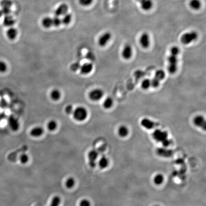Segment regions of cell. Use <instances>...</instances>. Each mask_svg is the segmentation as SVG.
Segmentation results:
<instances>
[{
  "instance_id": "6da1fadb",
  "label": "cell",
  "mask_w": 206,
  "mask_h": 206,
  "mask_svg": "<svg viewBox=\"0 0 206 206\" xmlns=\"http://www.w3.org/2000/svg\"><path fill=\"white\" fill-rule=\"evenodd\" d=\"M179 49L177 47H172L170 49V55L168 58V70L170 73H176L178 68V56Z\"/></svg>"
},
{
  "instance_id": "7a4b0ae2",
  "label": "cell",
  "mask_w": 206,
  "mask_h": 206,
  "mask_svg": "<svg viewBox=\"0 0 206 206\" xmlns=\"http://www.w3.org/2000/svg\"><path fill=\"white\" fill-rule=\"evenodd\" d=\"M72 114L74 119L79 122L84 121L88 116L87 110L83 106H78L74 109Z\"/></svg>"
},
{
  "instance_id": "3957f363",
  "label": "cell",
  "mask_w": 206,
  "mask_h": 206,
  "mask_svg": "<svg viewBox=\"0 0 206 206\" xmlns=\"http://www.w3.org/2000/svg\"><path fill=\"white\" fill-rule=\"evenodd\" d=\"M198 38V34L196 31H190L182 34L181 37L182 44L188 45L195 41Z\"/></svg>"
},
{
  "instance_id": "277c9868",
  "label": "cell",
  "mask_w": 206,
  "mask_h": 206,
  "mask_svg": "<svg viewBox=\"0 0 206 206\" xmlns=\"http://www.w3.org/2000/svg\"><path fill=\"white\" fill-rule=\"evenodd\" d=\"M165 77V73L162 70H157L155 73V76L151 80V86L156 88L159 85L160 81L163 79Z\"/></svg>"
},
{
  "instance_id": "5b68a950",
  "label": "cell",
  "mask_w": 206,
  "mask_h": 206,
  "mask_svg": "<svg viewBox=\"0 0 206 206\" xmlns=\"http://www.w3.org/2000/svg\"><path fill=\"white\" fill-rule=\"evenodd\" d=\"M104 96V92L100 88H95L89 93V98L93 101H98Z\"/></svg>"
},
{
  "instance_id": "8992f818",
  "label": "cell",
  "mask_w": 206,
  "mask_h": 206,
  "mask_svg": "<svg viewBox=\"0 0 206 206\" xmlns=\"http://www.w3.org/2000/svg\"><path fill=\"white\" fill-rule=\"evenodd\" d=\"M153 138L157 142H162L167 138V132L164 131H162L159 129H157L153 133Z\"/></svg>"
},
{
  "instance_id": "52a82bcc",
  "label": "cell",
  "mask_w": 206,
  "mask_h": 206,
  "mask_svg": "<svg viewBox=\"0 0 206 206\" xmlns=\"http://www.w3.org/2000/svg\"><path fill=\"white\" fill-rule=\"evenodd\" d=\"M112 34L110 32H106L100 36L98 40V45L101 47H104L108 44L111 40Z\"/></svg>"
},
{
  "instance_id": "ba28073f",
  "label": "cell",
  "mask_w": 206,
  "mask_h": 206,
  "mask_svg": "<svg viewBox=\"0 0 206 206\" xmlns=\"http://www.w3.org/2000/svg\"><path fill=\"white\" fill-rule=\"evenodd\" d=\"M139 43L142 47L146 49L149 47L150 44V36L147 33H144L140 36Z\"/></svg>"
},
{
  "instance_id": "9c48e42d",
  "label": "cell",
  "mask_w": 206,
  "mask_h": 206,
  "mask_svg": "<svg viewBox=\"0 0 206 206\" xmlns=\"http://www.w3.org/2000/svg\"><path fill=\"white\" fill-rule=\"evenodd\" d=\"M98 157V153L95 149H93L89 151L88 154L89 163L91 167H94L96 165V159Z\"/></svg>"
},
{
  "instance_id": "30bf717a",
  "label": "cell",
  "mask_w": 206,
  "mask_h": 206,
  "mask_svg": "<svg viewBox=\"0 0 206 206\" xmlns=\"http://www.w3.org/2000/svg\"><path fill=\"white\" fill-rule=\"evenodd\" d=\"M8 123L10 128L14 131H16L20 127V123L18 120L13 116H11L8 119Z\"/></svg>"
},
{
  "instance_id": "8fae6325",
  "label": "cell",
  "mask_w": 206,
  "mask_h": 206,
  "mask_svg": "<svg viewBox=\"0 0 206 206\" xmlns=\"http://www.w3.org/2000/svg\"><path fill=\"white\" fill-rule=\"evenodd\" d=\"M193 123L195 126L199 127L204 130L206 129V122L204 117L202 116H197L193 119Z\"/></svg>"
},
{
  "instance_id": "7c38bea8",
  "label": "cell",
  "mask_w": 206,
  "mask_h": 206,
  "mask_svg": "<svg viewBox=\"0 0 206 206\" xmlns=\"http://www.w3.org/2000/svg\"><path fill=\"white\" fill-rule=\"evenodd\" d=\"M133 55V49L131 45L127 44L124 46L122 51V56L124 59L129 60Z\"/></svg>"
},
{
  "instance_id": "4fadbf2b",
  "label": "cell",
  "mask_w": 206,
  "mask_h": 206,
  "mask_svg": "<svg viewBox=\"0 0 206 206\" xmlns=\"http://www.w3.org/2000/svg\"><path fill=\"white\" fill-rule=\"evenodd\" d=\"M141 124L142 126L145 128L148 129H152L157 127L158 124L156 122H153L151 120L148 118H144L141 121Z\"/></svg>"
},
{
  "instance_id": "5bb4252c",
  "label": "cell",
  "mask_w": 206,
  "mask_h": 206,
  "mask_svg": "<svg viewBox=\"0 0 206 206\" xmlns=\"http://www.w3.org/2000/svg\"><path fill=\"white\" fill-rule=\"evenodd\" d=\"M68 10V7L67 4H61V5L58 7L55 12V14L56 16L60 17L67 14Z\"/></svg>"
},
{
  "instance_id": "9a60e30c",
  "label": "cell",
  "mask_w": 206,
  "mask_h": 206,
  "mask_svg": "<svg viewBox=\"0 0 206 206\" xmlns=\"http://www.w3.org/2000/svg\"><path fill=\"white\" fill-rule=\"evenodd\" d=\"M138 2L142 9L145 11H148L152 8L153 6L152 0H140Z\"/></svg>"
},
{
  "instance_id": "2e32d148",
  "label": "cell",
  "mask_w": 206,
  "mask_h": 206,
  "mask_svg": "<svg viewBox=\"0 0 206 206\" xmlns=\"http://www.w3.org/2000/svg\"><path fill=\"white\" fill-rule=\"evenodd\" d=\"M93 69V64L90 63H86L81 66L80 71L81 74H87L90 73Z\"/></svg>"
},
{
  "instance_id": "e0dca14e",
  "label": "cell",
  "mask_w": 206,
  "mask_h": 206,
  "mask_svg": "<svg viewBox=\"0 0 206 206\" xmlns=\"http://www.w3.org/2000/svg\"><path fill=\"white\" fill-rule=\"evenodd\" d=\"M44 132V129L41 127H34L31 130L30 135L34 138H38L41 136Z\"/></svg>"
},
{
  "instance_id": "ac0fdd59",
  "label": "cell",
  "mask_w": 206,
  "mask_h": 206,
  "mask_svg": "<svg viewBox=\"0 0 206 206\" xmlns=\"http://www.w3.org/2000/svg\"><path fill=\"white\" fill-rule=\"evenodd\" d=\"M17 34H18V32L17 30L13 27L9 28L6 32V36L8 39L11 40H13L15 39L17 37Z\"/></svg>"
},
{
  "instance_id": "d6986e66",
  "label": "cell",
  "mask_w": 206,
  "mask_h": 206,
  "mask_svg": "<svg viewBox=\"0 0 206 206\" xmlns=\"http://www.w3.org/2000/svg\"><path fill=\"white\" fill-rule=\"evenodd\" d=\"M189 5L190 8L193 10L197 11L200 9L201 7V3L200 0H190Z\"/></svg>"
},
{
  "instance_id": "ffe728a7",
  "label": "cell",
  "mask_w": 206,
  "mask_h": 206,
  "mask_svg": "<svg viewBox=\"0 0 206 206\" xmlns=\"http://www.w3.org/2000/svg\"><path fill=\"white\" fill-rule=\"evenodd\" d=\"M4 25L6 27H12L15 23V20L10 15H6L4 18Z\"/></svg>"
},
{
  "instance_id": "44dd1931",
  "label": "cell",
  "mask_w": 206,
  "mask_h": 206,
  "mask_svg": "<svg viewBox=\"0 0 206 206\" xmlns=\"http://www.w3.org/2000/svg\"><path fill=\"white\" fill-rule=\"evenodd\" d=\"M61 97V92L58 89H54L50 93V98L54 101H58Z\"/></svg>"
},
{
  "instance_id": "7402d4cb",
  "label": "cell",
  "mask_w": 206,
  "mask_h": 206,
  "mask_svg": "<svg viewBox=\"0 0 206 206\" xmlns=\"http://www.w3.org/2000/svg\"><path fill=\"white\" fill-rule=\"evenodd\" d=\"M118 134L120 137L125 138L129 134V129L125 126H121L118 128Z\"/></svg>"
},
{
  "instance_id": "603a6c76",
  "label": "cell",
  "mask_w": 206,
  "mask_h": 206,
  "mask_svg": "<svg viewBox=\"0 0 206 206\" xmlns=\"http://www.w3.org/2000/svg\"><path fill=\"white\" fill-rule=\"evenodd\" d=\"M98 165L102 169H105L108 166L109 160L106 157L103 156L98 161Z\"/></svg>"
},
{
  "instance_id": "cb8c5ba5",
  "label": "cell",
  "mask_w": 206,
  "mask_h": 206,
  "mask_svg": "<svg viewBox=\"0 0 206 206\" xmlns=\"http://www.w3.org/2000/svg\"><path fill=\"white\" fill-rule=\"evenodd\" d=\"M41 25L45 28H49L52 26V19L49 17H44L41 21Z\"/></svg>"
},
{
  "instance_id": "d4e9b609",
  "label": "cell",
  "mask_w": 206,
  "mask_h": 206,
  "mask_svg": "<svg viewBox=\"0 0 206 206\" xmlns=\"http://www.w3.org/2000/svg\"><path fill=\"white\" fill-rule=\"evenodd\" d=\"M113 105V100L112 98L110 97H108L106 98L103 102V106L104 108L106 109H108L112 107Z\"/></svg>"
},
{
  "instance_id": "484cf974",
  "label": "cell",
  "mask_w": 206,
  "mask_h": 206,
  "mask_svg": "<svg viewBox=\"0 0 206 206\" xmlns=\"http://www.w3.org/2000/svg\"><path fill=\"white\" fill-rule=\"evenodd\" d=\"M75 184H76V181L74 178L73 177H69L66 181L65 185L67 189H71L74 187Z\"/></svg>"
},
{
  "instance_id": "4316f807",
  "label": "cell",
  "mask_w": 206,
  "mask_h": 206,
  "mask_svg": "<svg viewBox=\"0 0 206 206\" xmlns=\"http://www.w3.org/2000/svg\"><path fill=\"white\" fill-rule=\"evenodd\" d=\"M172 151L170 150H167L166 149L160 148L157 150V153L161 156L164 157H169L172 155Z\"/></svg>"
},
{
  "instance_id": "83f0119b",
  "label": "cell",
  "mask_w": 206,
  "mask_h": 206,
  "mask_svg": "<svg viewBox=\"0 0 206 206\" xmlns=\"http://www.w3.org/2000/svg\"><path fill=\"white\" fill-rule=\"evenodd\" d=\"M58 123L54 120H50L47 124L48 129L50 131H53L55 130V129L58 127Z\"/></svg>"
},
{
  "instance_id": "f1b7e54d",
  "label": "cell",
  "mask_w": 206,
  "mask_h": 206,
  "mask_svg": "<svg viewBox=\"0 0 206 206\" xmlns=\"http://www.w3.org/2000/svg\"><path fill=\"white\" fill-rule=\"evenodd\" d=\"M154 183L156 185H160L162 184L164 181V177L161 174L156 175L154 178Z\"/></svg>"
},
{
  "instance_id": "f546056e",
  "label": "cell",
  "mask_w": 206,
  "mask_h": 206,
  "mask_svg": "<svg viewBox=\"0 0 206 206\" xmlns=\"http://www.w3.org/2000/svg\"><path fill=\"white\" fill-rule=\"evenodd\" d=\"M61 199L58 196H55L52 198L50 203V206H59L61 204Z\"/></svg>"
},
{
  "instance_id": "4dcf8cb0",
  "label": "cell",
  "mask_w": 206,
  "mask_h": 206,
  "mask_svg": "<svg viewBox=\"0 0 206 206\" xmlns=\"http://www.w3.org/2000/svg\"><path fill=\"white\" fill-rule=\"evenodd\" d=\"M63 16L62 19H61L62 23L65 25H69L72 20V17L71 14H66Z\"/></svg>"
},
{
  "instance_id": "1f68e13d",
  "label": "cell",
  "mask_w": 206,
  "mask_h": 206,
  "mask_svg": "<svg viewBox=\"0 0 206 206\" xmlns=\"http://www.w3.org/2000/svg\"><path fill=\"white\" fill-rule=\"evenodd\" d=\"M151 86V80L148 79H146L142 81L141 84L142 88L145 90L148 89Z\"/></svg>"
},
{
  "instance_id": "d6a6232c",
  "label": "cell",
  "mask_w": 206,
  "mask_h": 206,
  "mask_svg": "<svg viewBox=\"0 0 206 206\" xmlns=\"http://www.w3.org/2000/svg\"><path fill=\"white\" fill-rule=\"evenodd\" d=\"M19 159L20 161L22 163L25 164L27 163V162L29 161V156H28V155L27 154L23 153V154H21L20 155V156L19 157Z\"/></svg>"
},
{
  "instance_id": "836d02e7",
  "label": "cell",
  "mask_w": 206,
  "mask_h": 206,
  "mask_svg": "<svg viewBox=\"0 0 206 206\" xmlns=\"http://www.w3.org/2000/svg\"><path fill=\"white\" fill-rule=\"evenodd\" d=\"M52 19V25L55 27H58L62 23V20L59 17L55 16Z\"/></svg>"
},
{
  "instance_id": "e575fe53",
  "label": "cell",
  "mask_w": 206,
  "mask_h": 206,
  "mask_svg": "<svg viewBox=\"0 0 206 206\" xmlns=\"http://www.w3.org/2000/svg\"><path fill=\"white\" fill-rule=\"evenodd\" d=\"M1 5L3 8H10L12 5V2L10 0H3L1 2Z\"/></svg>"
},
{
  "instance_id": "d590c367",
  "label": "cell",
  "mask_w": 206,
  "mask_h": 206,
  "mask_svg": "<svg viewBox=\"0 0 206 206\" xmlns=\"http://www.w3.org/2000/svg\"><path fill=\"white\" fill-rule=\"evenodd\" d=\"M80 63L77 62L72 63L70 66V69L72 71L76 72V71H78V70H79L80 67Z\"/></svg>"
},
{
  "instance_id": "8d00e7d4",
  "label": "cell",
  "mask_w": 206,
  "mask_h": 206,
  "mask_svg": "<svg viewBox=\"0 0 206 206\" xmlns=\"http://www.w3.org/2000/svg\"><path fill=\"white\" fill-rule=\"evenodd\" d=\"M7 70V65L5 62L0 61V72L4 73Z\"/></svg>"
},
{
  "instance_id": "74e56055",
  "label": "cell",
  "mask_w": 206,
  "mask_h": 206,
  "mask_svg": "<svg viewBox=\"0 0 206 206\" xmlns=\"http://www.w3.org/2000/svg\"><path fill=\"white\" fill-rule=\"evenodd\" d=\"M93 0H79L80 4L83 6H88L93 3Z\"/></svg>"
},
{
  "instance_id": "f35d334b",
  "label": "cell",
  "mask_w": 206,
  "mask_h": 206,
  "mask_svg": "<svg viewBox=\"0 0 206 206\" xmlns=\"http://www.w3.org/2000/svg\"><path fill=\"white\" fill-rule=\"evenodd\" d=\"M74 110V109L73 106L71 105H67V106L65 107V112L67 114V115L72 114Z\"/></svg>"
},
{
  "instance_id": "ab89813d",
  "label": "cell",
  "mask_w": 206,
  "mask_h": 206,
  "mask_svg": "<svg viewBox=\"0 0 206 206\" xmlns=\"http://www.w3.org/2000/svg\"><path fill=\"white\" fill-rule=\"evenodd\" d=\"M79 206H91L90 201L87 199H83L80 202Z\"/></svg>"
},
{
  "instance_id": "60d3db41",
  "label": "cell",
  "mask_w": 206,
  "mask_h": 206,
  "mask_svg": "<svg viewBox=\"0 0 206 206\" xmlns=\"http://www.w3.org/2000/svg\"><path fill=\"white\" fill-rule=\"evenodd\" d=\"M2 15H4L5 16L10 15L11 12V10L10 9V8H3L1 11Z\"/></svg>"
},
{
  "instance_id": "b9f144b4",
  "label": "cell",
  "mask_w": 206,
  "mask_h": 206,
  "mask_svg": "<svg viewBox=\"0 0 206 206\" xmlns=\"http://www.w3.org/2000/svg\"><path fill=\"white\" fill-rule=\"evenodd\" d=\"M162 143V145L164 146H170V145L171 143V141L170 139H168V138H167V139H165V140H164L163 141L161 142Z\"/></svg>"
},
{
  "instance_id": "7bdbcfd3",
  "label": "cell",
  "mask_w": 206,
  "mask_h": 206,
  "mask_svg": "<svg viewBox=\"0 0 206 206\" xmlns=\"http://www.w3.org/2000/svg\"><path fill=\"white\" fill-rule=\"evenodd\" d=\"M87 58L88 60H92L94 59V54L91 52H88L86 55Z\"/></svg>"
},
{
  "instance_id": "ee69618b",
  "label": "cell",
  "mask_w": 206,
  "mask_h": 206,
  "mask_svg": "<svg viewBox=\"0 0 206 206\" xmlns=\"http://www.w3.org/2000/svg\"><path fill=\"white\" fill-rule=\"evenodd\" d=\"M2 13H1V11H0V18H1V16H2Z\"/></svg>"
},
{
  "instance_id": "f6af8a7d",
  "label": "cell",
  "mask_w": 206,
  "mask_h": 206,
  "mask_svg": "<svg viewBox=\"0 0 206 206\" xmlns=\"http://www.w3.org/2000/svg\"><path fill=\"white\" fill-rule=\"evenodd\" d=\"M135 1H138H138H140V0H135Z\"/></svg>"
},
{
  "instance_id": "bcb514c9",
  "label": "cell",
  "mask_w": 206,
  "mask_h": 206,
  "mask_svg": "<svg viewBox=\"0 0 206 206\" xmlns=\"http://www.w3.org/2000/svg\"><path fill=\"white\" fill-rule=\"evenodd\" d=\"M158 206V205H155V206Z\"/></svg>"
},
{
  "instance_id": "7dc6e473",
  "label": "cell",
  "mask_w": 206,
  "mask_h": 206,
  "mask_svg": "<svg viewBox=\"0 0 206 206\" xmlns=\"http://www.w3.org/2000/svg\"><path fill=\"white\" fill-rule=\"evenodd\" d=\"M39 206V205H37V206Z\"/></svg>"
}]
</instances>
